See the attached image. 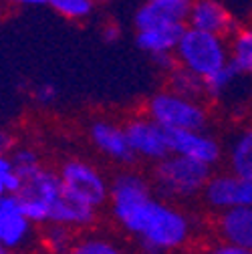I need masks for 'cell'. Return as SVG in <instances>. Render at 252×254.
Segmentation results:
<instances>
[{
	"label": "cell",
	"mask_w": 252,
	"mask_h": 254,
	"mask_svg": "<svg viewBox=\"0 0 252 254\" xmlns=\"http://www.w3.org/2000/svg\"><path fill=\"white\" fill-rule=\"evenodd\" d=\"M35 222L30 220L16 194L0 196V246L6 250H16L28 244L33 238Z\"/></svg>",
	"instance_id": "9c48e42d"
},
{
	"label": "cell",
	"mask_w": 252,
	"mask_h": 254,
	"mask_svg": "<svg viewBox=\"0 0 252 254\" xmlns=\"http://www.w3.org/2000/svg\"><path fill=\"white\" fill-rule=\"evenodd\" d=\"M125 131H127L129 145L137 157L160 162L166 155L172 153L168 129L162 127L155 119H151L149 115L131 119L127 125H125Z\"/></svg>",
	"instance_id": "52a82bcc"
},
{
	"label": "cell",
	"mask_w": 252,
	"mask_h": 254,
	"mask_svg": "<svg viewBox=\"0 0 252 254\" xmlns=\"http://www.w3.org/2000/svg\"><path fill=\"white\" fill-rule=\"evenodd\" d=\"M63 194H65V190H63L61 176L45 170L43 166L37 172L24 176L22 186L16 192L24 214L39 226H45L49 222L51 210Z\"/></svg>",
	"instance_id": "5b68a950"
},
{
	"label": "cell",
	"mask_w": 252,
	"mask_h": 254,
	"mask_svg": "<svg viewBox=\"0 0 252 254\" xmlns=\"http://www.w3.org/2000/svg\"><path fill=\"white\" fill-rule=\"evenodd\" d=\"M220 236L226 242H232L246 250V254L252 252V206H236L220 212L218 220Z\"/></svg>",
	"instance_id": "5bb4252c"
},
{
	"label": "cell",
	"mask_w": 252,
	"mask_h": 254,
	"mask_svg": "<svg viewBox=\"0 0 252 254\" xmlns=\"http://www.w3.org/2000/svg\"><path fill=\"white\" fill-rule=\"evenodd\" d=\"M59 176L65 194L71 196L73 200L87 204L95 210H99L105 202H109L111 184H107L101 172L93 168L91 164L81 160H71L61 168Z\"/></svg>",
	"instance_id": "8992f818"
},
{
	"label": "cell",
	"mask_w": 252,
	"mask_h": 254,
	"mask_svg": "<svg viewBox=\"0 0 252 254\" xmlns=\"http://www.w3.org/2000/svg\"><path fill=\"white\" fill-rule=\"evenodd\" d=\"M12 162H14V170L18 172L20 180L28 174H33L41 168V162H39V155L33 151V149H28V147H22V149H16L12 153Z\"/></svg>",
	"instance_id": "603a6c76"
},
{
	"label": "cell",
	"mask_w": 252,
	"mask_h": 254,
	"mask_svg": "<svg viewBox=\"0 0 252 254\" xmlns=\"http://www.w3.org/2000/svg\"><path fill=\"white\" fill-rule=\"evenodd\" d=\"M73 250L77 254H117L119 252V248L111 240L101 238V236H87L79 240Z\"/></svg>",
	"instance_id": "7402d4cb"
},
{
	"label": "cell",
	"mask_w": 252,
	"mask_h": 254,
	"mask_svg": "<svg viewBox=\"0 0 252 254\" xmlns=\"http://www.w3.org/2000/svg\"><path fill=\"white\" fill-rule=\"evenodd\" d=\"M214 252H216V254H246V250H242L240 246H236V244H232V242H226V240H222L220 244H216V246H214Z\"/></svg>",
	"instance_id": "4316f807"
},
{
	"label": "cell",
	"mask_w": 252,
	"mask_h": 254,
	"mask_svg": "<svg viewBox=\"0 0 252 254\" xmlns=\"http://www.w3.org/2000/svg\"><path fill=\"white\" fill-rule=\"evenodd\" d=\"M119 37H121V28H119V24H115V22H107V24L101 28V39H103L105 43H115Z\"/></svg>",
	"instance_id": "484cf974"
},
{
	"label": "cell",
	"mask_w": 252,
	"mask_h": 254,
	"mask_svg": "<svg viewBox=\"0 0 252 254\" xmlns=\"http://www.w3.org/2000/svg\"><path fill=\"white\" fill-rule=\"evenodd\" d=\"M188 26L220 37H232L238 30V24L232 14L218 0H194L190 14H188Z\"/></svg>",
	"instance_id": "8fae6325"
},
{
	"label": "cell",
	"mask_w": 252,
	"mask_h": 254,
	"mask_svg": "<svg viewBox=\"0 0 252 254\" xmlns=\"http://www.w3.org/2000/svg\"><path fill=\"white\" fill-rule=\"evenodd\" d=\"M242 77H246V75L236 69V65H234L232 61H228L224 67H220V69L214 71L212 75L204 77L206 97H212V99L224 97V95H228V93L240 83Z\"/></svg>",
	"instance_id": "e0dca14e"
},
{
	"label": "cell",
	"mask_w": 252,
	"mask_h": 254,
	"mask_svg": "<svg viewBox=\"0 0 252 254\" xmlns=\"http://www.w3.org/2000/svg\"><path fill=\"white\" fill-rule=\"evenodd\" d=\"M43 244L51 252H69L75 248V238H73V228L59 224V222H49L43 230Z\"/></svg>",
	"instance_id": "ffe728a7"
},
{
	"label": "cell",
	"mask_w": 252,
	"mask_h": 254,
	"mask_svg": "<svg viewBox=\"0 0 252 254\" xmlns=\"http://www.w3.org/2000/svg\"><path fill=\"white\" fill-rule=\"evenodd\" d=\"M230 61L240 73L252 77V26L238 28L230 41Z\"/></svg>",
	"instance_id": "d6986e66"
},
{
	"label": "cell",
	"mask_w": 252,
	"mask_h": 254,
	"mask_svg": "<svg viewBox=\"0 0 252 254\" xmlns=\"http://www.w3.org/2000/svg\"><path fill=\"white\" fill-rule=\"evenodd\" d=\"M176 57L180 65L192 69L202 77H208L230 61V47L226 37L186 26L176 49Z\"/></svg>",
	"instance_id": "3957f363"
},
{
	"label": "cell",
	"mask_w": 252,
	"mask_h": 254,
	"mask_svg": "<svg viewBox=\"0 0 252 254\" xmlns=\"http://www.w3.org/2000/svg\"><path fill=\"white\" fill-rule=\"evenodd\" d=\"M204 198L218 212L236 206H252V178L234 172L210 176L204 188Z\"/></svg>",
	"instance_id": "ba28073f"
},
{
	"label": "cell",
	"mask_w": 252,
	"mask_h": 254,
	"mask_svg": "<svg viewBox=\"0 0 252 254\" xmlns=\"http://www.w3.org/2000/svg\"><path fill=\"white\" fill-rule=\"evenodd\" d=\"M2 252H4V248H2V246H0V254H2Z\"/></svg>",
	"instance_id": "4dcf8cb0"
},
{
	"label": "cell",
	"mask_w": 252,
	"mask_h": 254,
	"mask_svg": "<svg viewBox=\"0 0 252 254\" xmlns=\"http://www.w3.org/2000/svg\"><path fill=\"white\" fill-rule=\"evenodd\" d=\"M10 145H12V137L4 129H0V151H8Z\"/></svg>",
	"instance_id": "f1b7e54d"
},
{
	"label": "cell",
	"mask_w": 252,
	"mask_h": 254,
	"mask_svg": "<svg viewBox=\"0 0 252 254\" xmlns=\"http://www.w3.org/2000/svg\"><path fill=\"white\" fill-rule=\"evenodd\" d=\"M6 4H8V0H0V12H2V10L6 8Z\"/></svg>",
	"instance_id": "f546056e"
},
{
	"label": "cell",
	"mask_w": 252,
	"mask_h": 254,
	"mask_svg": "<svg viewBox=\"0 0 252 254\" xmlns=\"http://www.w3.org/2000/svg\"><path fill=\"white\" fill-rule=\"evenodd\" d=\"M95 2H103V0H95Z\"/></svg>",
	"instance_id": "1f68e13d"
},
{
	"label": "cell",
	"mask_w": 252,
	"mask_h": 254,
	"mask_svg": "<svg viewBox=\"0 0 252 254\" xmlns=\"http://www.w3.org/2000/svg\"><path fill=\"white\" fill-rule=\"evenodd\" d=\"M93 4H95V0H49V6L69 20L87 18L93 12Z\"/></svg>",
	"instance_id": "44dd1931"
},
{
	"label": "cell",
	"mask_w": 252,
	"mask_h": 254,
	"mask_svg": "<svg viewBox=\"0 0 252 254\" xmlns=\"http://www.w3.org/2000/svg\"><path fill=\"white\" fill-rule=\"evenodd\" d=\"M151 61H153V65L164 71V73H170L176 65H178V57L176 53H160V55H151Z\"/></svg>",
	"instance_id": "d4e9b609"
},
{
	"label": "cell",
	"mask_w": 252,
	"mask_h": 254,
	"mask_svg": "<svg viewBox=\"0 0 252 254\" xmlns=\"http://www.w3.org/2000/svg\"><path fill=\"white\" fill-rule=\"evenodd\" d=\"M212 168L190 160L186 155L170 153L155 162L153 190L166 200H188L204 194V188L212 176Z\"/></svg>",
	"instance_id": "7a4b0ae2"
},
{
	"label": "cell",
	"mask_w": 252,
	"mask_h": 254,
	"mask_svg": "<svg viewBox=\"0 0 252 254\" xmlns=\"http://www.w3.org/2000/svg\"><path fill=\"white\" fill-rule=\"evenodd\" d=\"M33 99L39 105H51V103H55L59 99V89L53 83H41L33 91Z\"/></svg>",
	"instance_id": "cb8c5ba5"
},
{
	"label": "cell",
	"mask_w": 252,
	"mask_h": 254,
	"mask_svg": "<svg viewBox=\"0 0 252 254\" xmlns=\"http://www.w3.org/2000/svg\"><path fill=\"white\" fill-rule=\"evenodd\" d=\"M188 24H157V26H147L137 30V47L151 55H160V53H176L178 43L184 35Z\"/></svg>",
	"instance_id": "9a60e30c"
},
{
	"label": "cell",
	"mask_w": 252,
	"mask_h": 254,
	"mask_svg": "<svg viewBox=\"0 0 252 254\" xmlns=\"http://www.w3.org/2000/svg\"><path fill=\"white\" fill-rule=\"evenodd\" d=\"M8 4H16V6H43V4H49V0H8Z\"/></svg>",
	"instance_id": "83f0119b"
},
{
	"label": "cell",
	"mask_w": 252,
	"mask_h": 254,
	"mask_svg": "<svg viewBox=\"0 0 252 254\" xmlns=\"http://www.w3.org/2000/svg\"><path fill=\"white\" fill-rule=\"evenodd\" d=\"M168 89L184 95V97L196 99V101H202L206 97L204 77L198 75V73H194L192 69L180 65V63L168 73Z\"/></svg>",
	"instance_id": "2e32d148"
},
{
	"label": "cell",
	"mask_w": 252,
	"mask_h": 254,
	"mask_svg": "<svg viewBox=\"0 0 252 254\" xmlns=\"http://www.w3.org/2000/svg\"><path fill=\"white\" fill-rule=\"evenodd\" d=\"M91 141L103 155L119 164H131L133 162V149L127 139L125 127H119L111 121H97L91 125Z\"/></svg>",
	"instance_id": "4fadbf2b"
},
{
	"label": "cell",
	"mask_w": 252,
	"mask_h": 254,
	"mask_svg": "<svg viewBox=\"0 0 252 254\" xmlns=\"http://www.w3.org/2000/svg\"><path fill=\"white\" fill-rule=\"evenodd\" d=\"M228 166L230 172L252 178V127L242 131L230 145L228 151Z\"/></svg>",
	"instance_id": "ac0fdd59"
},
{
	"label": "cell",
	"mask_w": 252,
	"mask_h": 254,
	"mask_svg": "<svg viewBox=\"0 0 252 254\" xmlns=\"http://www.w3.org/2000/svg\"><path fill=\"white\" fill-rule=\"evenodd\" d=\"M194 0H145L135 12V28H147L157 24H188Z\"/></svg>",
	"instance_id": "7c38bea8"
},
{
	"label": "cell",
	"mask_w": 252,
	"mask_h": 254,
	"mask_svg": "<svg viewBox=\"0 0 252 254\" xmlns=\"http://www.w3.org/2000/svg\"><path fill=\"white\" fill-rule=\"evenodd\" d=\"M170 151L178 155H186L190 160L202 162L206 166H216L222 157L220 143L204 133V129H172L168 131Z\"/></svg>",
	"instance_id": "30bf717a"
},
{
	"label": "cell",
	"mask_w": 252,
	"mask_h": 254,
	"mask_svg": "<svg viewBox=\"0 0 252 254\" xmlns=\"http://www.w3.org/2000/svg\"><path fill=\"white\" fill-rule=\"evenodd\" d=\"M109 204L125 232L135 236L147 252H170L182 248L192 234V224L176 206L157 200L153 186L135 172L115 176Z\"/></svg>",
	"instance_id": "6da1fadb"
},
{
	"label": "cell",
	"mask_w": 252,
	"mask_h": 254,
	"mask_svg": "<svg viewBox=\"0 0 252 254\" xmlns=\"http://www.w3.org/2000/svg\"><path fill=\"white\" fill-rule=\"evenodd\" d=\"M147 115L168 131L172 129H206L208 111L196 99L168 89L153 95L147 103Z\"/></svg>",
	"instance_id": "277c9868"
}]
</instances>
